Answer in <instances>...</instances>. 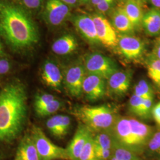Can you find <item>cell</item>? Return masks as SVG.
<instances>
[{
    "mask_svg": "<svg viewBox=\"0 0 160 160\" xmlns=\"http://www.w3.org/2000/svg\"><path fill=\"white\" fill-rule=\"evenodd\" d=\"M0 36L13 50L23 51L39 41V32L29 12L8 1H0Z\"/></svg>",
    "mask_w": 160,
    "mask_h": 160,
    "instance_id": "obj_1",
    "label": "cell"
},
{
    "mask_svg": "<svg viewBox=\"0 0 160 160\" xmlns=\"http://www.w3.org/2000/svg\"><path fill=\"white\" fill-rule=\"evenodd\" d=\"M27 92L24 86L12 81L0 92V142H10L23 131L28 116Z\"/></svg>",
    "mask_w": 160,
    "mask_h": 160,
    "instance_id": "obj_2",
    "label": "cell"
},
{
    "mask_svg": "<svg viewBox=\"0 0 160 160\" xmlns=\"http://www.w3.org/2000/svg\"><path fill=\"white\" fill-rule=\"evenodd\" d=\"M111 132L116 142L135 152L148 142L153 128L136 119L119 116Z\"/></svg>",
    "mask_w": 160,
    "mask_h": 160,
    "instance_id": "obj_3",
    "label": "cell"
},
{
    "mask_svg": "<svg viewBox=\"0 0 160 160\" xmlns=\"http://www.w3.org/2000/svg\"><path fill=\"white\" fill-rule=\"evenodd\" d=\"M73 114L81 123L96 133L111 131L119 117L116 110L107 105L81 106L74 109Z\"/></svg>",
    "mask_w": 160,
    "mask_h": 160,
    "instance_id": "obj_4",
    "label": "cell"
},
{
    "mask_svg": "<svg viewBox=\"0 0 160 160\" xmlns=\"http://www.w3.org/2000/svg\"><path fill=\"white\" fill-rule=\"evenodd\" d=\"M40 160H70L66 148L54 144L39 127L34 126L30 134Z\"/></svg>",
    "mask_w": 160,
    "mask_h": 160,
    "instance_id": "obj_5",
    "label": "cell"
},
{
    "mask_svg": "<svg viewBox=\"0 0 160 160\" xmlns=\"http://www.w3.org/2000/svg\"><path fill=\"white\" fill-rule=\"evenodd\" d=\"M83 64L87 74L97 75L106 80L118 70L113 59L99 53L87 55L84 59Z\"/></svg>",
    "mask_w": 160,
    "mask_h": 160,
    "instance_id": "obj_6",
    "label": "cell"
},
{
    "mask_svg": "<svg viewBox=\"0 0 160 160\" xmlns=\"http://www.w3.org/2000/svg\"><path fill=\"white\" fill-rule=\"evenodd\" d=\"M86 74L83 63H73L65 70L63 84L72 97H80L82 94V84Z\"/></svg>",
    "mask_w": 160,
    "mask_h": 160,
    "instance_id": "obj_7",
    "label": "cell"
},
{
    "mask_svg": "<svg viewBox=\"0 0 160 160\" xmlns=\"http://www.w3.org/2000/svg\"><path fill=\"white\" fill-rule=\"evenodd\" d=\"M70 16V7L61 0H48L43 12V18L48 25L57 27L62 24Z\"/></svg>",
    "mask_w": 160,
    "mask_h": 160,
    "instance_id": "obj_8",
    "label": "cell"
},
{
    "mask_svg": "<svg viewBox=\"0 0 160 160\" xmlns=\"http://www.w3.org/2000/svg\"><path fill=\"white\" fill-rule=\"evenodd\" d=\"M92 17L95 23L99 42L106 48L112 49L118 47V36L112 23L99 13L94 14Z\"/></svg>",
    "mask_w": 160,
    "mask_h": 160,
    "instance_id": "obj_9",
    "label": "cell"
},
{
    "mask_svg": "<svg viewBox=\"0 0 160 160\" xmlns=\"http://www.w3.org/2000/svg\"><path fill=\"white\" fill-rule=\"evenodd\" d=\"M118 47L123 57L129 60L137 59L143 54L145 45L142 40L132 34H120Z\"/></svg>",
    "mask_w": 160,
    "mask_h": 160,
    "instance_id": "obj_10",
    "label": "cell"
},
{
    "mask_svg": "<svg viewBox=\"0 0 160 160\" xmlns=\"http://www.w3.org/2000/svg\"><path fill=\"white\" fill-rule=\"evenodd\" d=\"M107 90V80L97 75L87 74L82 84V93L88 100L96 102L104 97Z\"/></svg>",
    "mask_w": 160,
    "mask_h": 160,
    "instance_id": "obj_11",
    "label": "cell"
},
{
    "mask_svg": "<svg viewBox=\"0 0 160 160\" xmlns=\"http://www.w3.org/2000/svg\"><path fill=\"white\" fill-rule=\"evenodd\" d=\"M71 20L77 32L85 40L92 44L100 43L92 16L87 14H77L74 16Z\"/></svg>",
    "mask_w": 160,
    "mask_h": 160,
    "instance_id": "obj_12",
    "label": "cell"
},
{
    "mask_svg": "<svg viewBox=\"0 0 160 160\" xmlns=\"http://www.w3.org/2000/svg\"><path fill=\"white\" fill-rule=\"evenodd\" d=\"M92 134L88 128L80 123L72 139L66 148L70 160H78L82 149Z\"/></svg>",
    "mask_w": 160,
    "mask_h": 160,
    "instance_id": "obj_13",
    "label": "cell"
},
{
    "mask_svg": "<svg viewBox=\"0 0 160 160\" xmlns=\"http://www.w3.org/2000/svg\"><path fill=\"white\" fill-rule=\"evenodd\" d=\"M41 78L47 87L57 91L61 90L63 82V74L59 67L51 61H46L41 69Z\"/></svg>",
    "mask_w": 160,
    "mask_h": 160,
    "instance_id": "obj_14",
    "label": "cell"
},
{
    "mask_svg": "<svg viewBox=\"0 0 160 160\" xmlns=\"http://www.w3.org/2000/svg\"><path fill=\"white\" fill-rule=\"evenodd\" d=\"M131 80L130 71L118 70L107 80V89L115 95H123L129 90Z\"/></svg>",
    "mask_w": 160,
    "mask_h": 160,
    "instance_id": "obj_15",
    "label": "cell"
},
{
    "mask_svg": "<svg viewBox=\"0 0 160 160\" xmlns=\"http://www.w3.org/2000/svg\"><path fill=\"white\" fill-rule=\"evenodd\" d=\"M112 24L115 30L121 34H132L135 28L127 16L123 7L114 8L111 14Z\"/></svg>",
    "mask_w": 160,
    "mask_h": 160,
    "instance_id": "obj_16",
    "label": "cell"
},
{
    "mask_svg": "<svg viewBox=\"0 0 160 160\" xmlns=\"http://www.w3.org/2000/svg\"><path fill=\"white\" fill-rule=\"evenodd\" d=\"M78 47L77 40L72 34H66L55 40L52 51L58 55H68L77 50Z\"/></svg>",
    "mask_w": 160,
    "mask_h": 160,
    "instance_id": "obj_17",
    "label": "cell"
},
{
    "mask_svg": "<svg viewBox=\"0 0 160 160\" xmlns=\"http://www.w3.org/2000/svg\"><path fill=\"white\" fill-rule=\"evenodd\" d=\"M15 160H40L30 135H26L18 145Z\"/></svg>",
    "mask_w": 160,
    "mask_h": 160,
    "instance_id": "obj_18",
    "label": "cell"
},
{
    "mask_svg": "<svg viewBox=\"0 0 160 160\" xmlns=\"http://www.w3.org/2000/svg\"><path fill=\"white\" fill-rule=\"evenodd\" d=\"M142 26L146 34L150 36L160 34V10L152 8L144 14Z\"/></svg>",
    "mask_w": 160,
    "mask_h": 160,
    "instance_id": "obj_19",
    "label": "cell"
},
{
    "mask_svg": "<svg viewBox=\"0 0 160 160\" xmlns=\"http://www.w3.org/2000/svg\"><path fill=\"white\" fill-rule=\"evenodd\" d=\"M123 8L135 29L140 28L144 15L141 4L135 0H126Z\"/></svg>",
    "mask_w": 160,
    "mask_h": 160,
    "instance_id": "obj_20",
    "label": "cell"
},
{
    "mask_svg": "<svg viewBox=\"0 0 160 160\" xmlns=\"http://www.w3.org/2000/svg\"><path fill=\"white\" fill-rule=\"evenodd\" d=\"M95 147L103 149L113 150L116 141L111 131L100 132L93 135Z\"/></svg>",
    "mask_w": 160,
    "mask_h": 160,
    "instance_id": "obj_21",
    "label": "cell"
},
{
    "mask_svg": "<svg viewBox=\"0 0 160 160\" xmlns=\"http://www.w3.org/2000/svg\"><path fill=\"white\" fill-rule=\"evenodd\" d=\"M62 118V115H55L49 118L46 123L48 131L52 135L59 138H62L67 135L63 131Z\"/></svg>",
    "mask_w": 160,
    "mask_h": 160,
    "instance_id": "obj_22",
    "label": "cell"
},
{
    "mask_svg": "<svg viewBox=\"0 0 160 160\" xmlns=\"http://www.w3.org/2000/svg\"><path fill=\"white\" fill-rule=\"evenodd\" d=\"M147 66L149 77L155 84L160 86V59L153 54L148 58Z\"/></svg>",
    "mask_w": 160,
    "mask_h": 160,
    "instance_id": "obj_23",
    "label": "cell"
},
{
    "mask_svg": "<svg viewBox=\"0 0 160 160\" xmlns=\"http://www.w3.org/2000/svg\"><path fill=\"white\" fill-rule=\"evenodd\" d=\"M112 154L118 160H139L137 155L134 151L116 142L113 148Z\"/></svg>",
    "mask_w": 160,
    "mask_h": 160,
    "instance_id": "obj_24",
    "label": "cell"
},
{
    "mask_svg": "<svg viewBox=\"0 0 160 160\" xmlns=\"http://www.w3.org/2000/svg\"><path fill=\"white\" fill-rule=\"evenodd\" d=\"M133 94L142 99H153L154 96L151 87L145 80H140L138 82L135 87Z\"/></svg>",
    "mask_w": 160,
    "mask_h": 160,
    "instance_id": "obj_25",
    "label": "cell"
},
{
    "mask_svg": "<svg viewBox=\"0 0 160 160\" xmlns=\"http://www.w3.org/2000/svg\"><path fill=\"white\" fill-rule=\"evenodd\" d=\"M62 106V102L56 98L51 103L47 104L45 107L41 109L36 110H35V112L38 116L43 118V117L50 116L51 114H55L59 109H61Z\"/></svg>",
    "mask_w": 160,
    "mask_h": 160,
    "instance_id": "obj_26",
    "label": "cell"
},
{
    "mask_svg": "<svg viewBox=\"0 0 160 160\" xmlns=\"http://www.w3.org/2000/svg\"><path fill=\"white\" fill-rule=\"evenodd\" d=\"M78 160H97L95 152L93 134L90 137L82 149Z\"/></svg>",
    "mask_w": 160,
    "mask_h": 160,
    "instance_id": "obj_27",
    "label": "cell"
},
{
    "mask_svg": "<svg viewBox=\"0 0 160 160\" xmlns=\"http://www.w3.org/2000/svg\"><path fill=\"white\" fill-rule=\"evenodd\" d=\"M55 99H56L55 97L49 93H41L36 95L34 98V110H36L45 107Z\"/></svg>",
    "mask_w": 160,
    "mask_h": 160,
    "instance_id": "obj_28",
    "label": "cell"
},
{
    "mask_svg": "<svg viewBox=\"0 0 160 160\" xmlns=\"http://www.w3.org/2000/svg\"><path fill=\"white\" fill-rule=\"evenodd\" d=\"M152 108L153 99H145L139 110L137 116L142 118H148L151 114H152Z\"/></svg>",
    "mask_w": 160,
    "mask_h": 160,
    "instance_id": "obj_29",
    "label": "cell"
},
{
    "mask_svg": "<svg viewBox=\"0 0 160 160\" xmlns=\"http://www.w3.org/2000/svg\"><path fill=\"white\" fill-rule=\"evenodd\" d=\"M148 148L152 152L160 153V130L154 133L148 142Z\"/></svg>",
    "mask_w": 160,
    "mask_h": 160,
    "instance_id": "obj_30",
    "label": "cell"
},
{
    "mask_svg": "<svg viewBox=\"0 0 160 160\" xmlns=\"http://www.w3.org/2000/svg\"><path fill=\"white\" fill-rule=\"evenodd\" d=\"M145 99H142L133 94L129 102V110L132 114L137 116L139 110L141 107Z\"/></svg>",
    "mask_w": 160,
    "mask_h": 160,
    "instance_id": "obj_31",
    "label": "cell"
},
{
    "mask_svg": "<svg viewBox=\"0 0 160 160\" xmlns=\"http://www.w3.org/2000/svg\"><path fill=\"white\" fill-rule=\"evenodd\" d=\"M114 0H103L99 4L96 6L97 12L99 14H105L109 12L114 4Z\"/></svg>",
    "mask_w": 160,
    "mask_h": 160,
    "instance_id": "obj_32",
    "label": "cell"
},
{
    "mask_svg": "<svg viewBox=\"0 0 160 160\" xmlns=\"http://www.w3.org/2000/svg\"><path fill=\"white\" fill-rule=\"evenodd\" d=\"M95 152L97 160H109L112 155L113 150L103 149L95 147Z\"/></svg>",
    "mask_w": 160,
    "mask_h": 160,
    "instance_id": "obj_33",
    "label": "cell"
},
{
    "mask_svg": "<svg viewBox=\"0 0 160 160\" xmlns=\"http://www.w3.org/2000/svg\"><path fill=\"white\" fill-rule=\"evenodd\" d=\"M11 69L10 62L5 58L0 57V75L6 74Z\"/></svg>",
    "mask_w": 160,
    "mask_h": 160,
    "instance_id": "obj_34",
    "label": "cell"
},
{
    "mask_svg": "<svg viewBox=\"0 0 160 160\" xmlns=\"http://www.w3.org/2000/svg\"><path fill=\"white\" fill-rule=\"evenodd\" d=\"M26 7L29 9H37L40 7L42 0H22Z\"/></svg>",
    "mask_w": 160,
    "mask_h": 160,
    "instance_id": "obj_35",
    "label": "cell"
},
{
    "mask_svg": "<svg viewBox=\"0 0 160 160\" xmlns=\"http://www.w3.org/2000/svg\"><path fill=\"white\" fill-rule=\"evenodd\" d=\"M152 115L155 122L160 126V102L153 107L152 109Z\"/></svg>",
    "mask_w": 160,
    "mask_h": 160,
    "instance_id": "obj_36",
    "label": "cell"
},
{
    "mask_svg": "<svg viewBox=\"0 0 160 160\" xmlns=\"http://www.w3.org/2000/svg\"><path fill=\"white\" fill-rule=\"evenodd\" d=\"M153 54L156 57L159 58L160 59V38L157 40L155 43Z\"/></svg>",
    "mask_w": 160,
    "mask_h": 160,
    "instance_id": "obj_37",
    "label": "cell"
},
{
    "mask_svg": "<svg viewBox=\"0 0 160 160\" xmlns=\"http://www.w3.org/2000/svg\"><path fill=\"white\" fill-rule=\"evenodd\" d=\"M62 2H63L64 4H67L69 7H74V6L77 5L78 2L79 0H61Z\"/></svg>",
    "mask_w": 160,
    "mask_h": 160,
    "instance_id": "obj_38",
    "label": "cell"
},
{
    "mask_svg": "<svg viewBox=\"0 0 160 160\" xmlns=\"http://www.w3.org/2000/svg\"><path fill=\"white\" fill-rule=\"evenodd\" d=\"M152 4L154 6L155 8L160 10V0H151Z\"/></svg>",
    "mask_w": 160,
    "mask_h": 160,
    "instance_id": "obj_39",
    "label": "cell"
},
{
    "mask_svg": "<svg viewBox=\"0 0 160 160\" xmlns=\"http://www.w3.org/2000/svg\"><path fill=\"white\" fill-rule=\"evenodd\" d=\"M5 56V52H4V48L2 43L0 40V57H4Z\"/></svg>",
    "mask_w": 160,
    "mask_h": 160,
    "instance_id": "obj_40",
    "label": "cell"
},
{
    "mask_svg": "<svg viewBox=\"0 0 160 160\" xmlns=\"http://www.w3.org/2000/svg\"><path fill=\"white\" fill-rule=\"evenodd\" d=\"M103 0H90L92 5L95 7L97 6L98 4H99Z\"/></svg>",
    "mask_w": 160,
    "mask_h": 160,
    "instance_id": "obj_41",
    "label": "cell"
},
{
    "mask_svg": "<svg viewBox=\"0 0 160 160\" xmlns=\"http://www.w3.org/2000/svg\"><path fill=\"white\" fill-rule=\"evenodd\" d=\"M135 1H137L138 2H139V3H141V4H142V3H143V2L146 1V0H135Z\"/></svg>",
    "mask_w": 160,
    "mask_h": 160,
    "instance_id": "obj_42",
    "label": "cell"
},
{
    "mask_svg": "<svg viewBox=\"0 0 160 160\" xmlns=\"http://www.w3.org/2000/svg\"><path fill=\"white\" fill-rule=\"evenodd\" d=\"M89 1H90V0H79V1H81L82 2H87Z\"/></svg>",
    "mask_w": 160,
    "mask_h": 160,
    "instance_id": "obj_43",
    "label": "cell"
},
{
    "mask_svg": "<svg viewBox=\"0 0 160 160\" xmlns=\"http://www.w3.org/2000/svg\"><path fill=\"white\" fill-rule=\"evenodd\" d=\"M14 160H15V159H14Z\"/></svg>",
    "mask_w": 160,
    "mask_h": 160,
    "instance_id": "obj_44",
    "label": "cell"
},
{
    "mask_svg": "<svg viewBox=\"0 0 160 160\" xmlns=\"http://www.w3.org/2000/svg\"><path fill=\"white\" fill-rule=\"evenodd\" d=\"M125 1H126V0H125Z\"/></svg>",
    "mask_w": 160,
    "mask_h": 160,
    "instance_id": "obj_45",
    "label": "cell"
}]
</instances>
